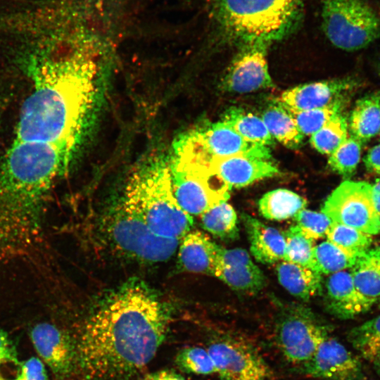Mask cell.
I'll list each match as a JSON object with an SVG mask.
<instances>
[{
  "mask_svg": "<svg viewBox=\"0 0 380 380\" xmlns=\"http://www.w3.org/2000/svg\"><path fill=\"white\" fill-rule=\"evenodd\" d=\"M98 47L87 40L30 52L32 89L21 107L10 153L69 166L94 102L91 53Z\"/></svg>",
  "mask_w": 380,
  "mask_h": 380,
  "instance_id": "6da1fadb",
  "label": "cell"
},
{
  "mask_svg": "<svg viewBox=\"0 0 380 380\" xmlns=\"http://www.w3.org/2000/svg\"><path fill=\"white\" fill-rule=\"evenodd\" d=\"M169 315L159 298L138 280L126 283L87 318L76 344L77 364L88 380L123 378L156 355Z\"/></svg>",
  "mask_w": 380,
  "mask_h": 380,
  "instance_id": "7a4b0ae2",
  "label": "cell"
},
{
  "mask_svg": "<svg viewBox=\"0 0 380 380\" xmlns=\"http://www.w3.org/2000/svg\"><path fill=\"white\" fill-rule=\"evenodd\" d=\"M308 0H210L208 15L225 37L241 45L268 44L294 32Z\"/></svg>",
  "mask_w": 380,
  "mask_h": 380,
  "instance_id": "3957f363",
  "label": "cell"
},
{
  "mask_svg": "<svg viewBox=\"0 0 380 380\" xmlns=\"http://www.w3.org/2000/svg\"><path fill=\"white\" fill-rule=\"evenodd\" d=\"M156 234L180 240L191 230L193 217L175 196L169 160L153 158L131 174L121 198Z\"/></svg>",
  "mask_w": 380,
  "mask_h": 380,
  "instance_id": "277c9868",
  "label": "cell"
},
{
  "mask_svg": "<svg viewBox=\"0 0 380 380\" xmlns=\"http://www.w3.org/2000/svg\"><path fill=\"white\" fill-rule=\"evenodd\" d=\"M99 224L109 246L118 255L134 261L162 262L169 260L177 251L179 240L156 234L122 199L103 211Z\"/></svg>",
  "mask_w": 380,
  "mask_h": 380,
  "instance_id": "5b68a950",
  "label": "cell"
},
{
  "mask_svg": "<svg viewBox=\"0 0 380 380\" xmlns=\"http://www.w3.org/2000/svg\"><path fill=\"white\" fill-rule=\"evenodd\" d=\"M169 163L175 196L192 217L229 198L232 187L205 161L178 151Z\"/></svg>",
  "mask_w": 380,
  "mask_h": 380,
  "instance_id": "8992f818",
  "label": "cell"
},
{
  "mask_svg": "<svg viewBox=\"0 0 380 380\" xmlns=\"http://www.w3.org/2000/svg\"><path fill=\"white\" fill-rule=\"evenodd\" d=\"M322 30L336 47L362 49L380 35V17L365 0H322Z\"/></svg>",
  "mask_w": 380,
  "mask_h": 380,
  "instance_id": "52a82bcc",
  "label": "cell"
},
{
  "mask_svg": "<svg viewBox=\"0 0 380 380\" xmlns=\"http://www.w3.org/2000/svg\"><path fill=\"white\" fill-rule=\"evenodd\" d=\"M274 331L276 343L284 357L300 366L313 355L331 330L310 309L293 305L281 310Z\"/></svg>",
  "mask_w": 380,
  "mask_h": 380,
  "instance_id": "ba28073f",
  "label": "cell"
},
{
  "mask_svg": "<svg viewBox=\"0 0 380 380\" xmlns=\"http://www.w3.org/2000/svg\"><path fill=\"white\" fill-rule=\"evenodd\" d=\"M322 213L333 222L372 236L380 234V216L374 204L372 185L368 182H343L328 196Z\"/></svg>",
  "mask_w": 380,
  "mask_h": 380,
  "instance_id": "9c48e42d",
  "label": "cell"
},
{
  "mask_svg": "<svg viewBox=\"0 0 380 380\" xmlns=\"http://www.w3.org/2000/svg\"><path fill=\"white\" fill-rule=\"evenodd\" d=\"M215 374L222 380H267L272 372L248 342L230 335L213 339L207 347Z\"/></svg>",
  "mask_w": 380,
  "mask_h": 380,
  "instance_id": "30bf717a",
  "label": "cell"
},
{
  "mask_svg": "<svg viewBox=\"0 0 380 380\" xmlns=\"http://www.w3.org/2000/svg\"><path fill=\"white\" fill-rule=\"evenodd\" d=\"M181 145L203 160L234 156L272 160L270 148L246 141L222 121L185 137Z\"/></svg>",
  "mask_w": 380,
  "mask_h": 380,
  "instance_id": "8fae6325",
  "label": "cell"
},
{
  "mask_svg": "<svg viewBox=\"0 0 380 380\" xmlns=\"http://www.w3.org/2000/svg\"><path fill=\"white\" fill-rule=\"evenodd\" d=\"M269 45L261 42L241 44L222 80L225 91L244 94L274 86L267 61Z\"/></svg>",
  "mask_w": 380,
  "mask_h": 380,
  "instance_id": "7c38bea8",
  "label": "cell"
},
{
  "mask_svg": "<svg viewBox=\"0 0 380 380\" xmlns=\"http://www.w3.org/2000/svg\"><path fill=\"white\" fill-rule=\"evenodd\" d=\"M300 372L323 380H360L362 365L346 347L329 332L313 355L299 366Z\"/></svg>",
  "mask_w": 380,
  "mask_h": 380,
  "instance_id": "4fadbf2b",
  "label": "cell"
},
{
  "mask_svg": "<svg viewBox=\"0 0 380 380\" xmlns=\"http://www.w3.org/2000/svg\"><path fill=\"white\" fill-rule=\"evenodd\" d=\"M30 336L42 361L58 377L68 376L76 368V344L56 326L39 323L32 327Z\"/></svg>",
  "mask_w": 380,
  "mask_h": 380,
  "instance_id": "5bb4252c",
  "label": "cell"
},
{
  "mask_svg": "<svg viewBox=\"0 0 380 380\" xmlns=\"http://www.w3.org/2000/svg\"><path fill=\"white\" fill-rule=\"evenodd\" d=\"M214 276L232 289L246 293H255L265 285L262 272L242 248L220 246Z\"/></svg>",
  "mask_w": 380,
  "mask_h": 380,
  "instance_id": "9a60e30c",
  "label": "cell"
},
{
  "mask_svg": "<svg viewBox=\"0 0 380 380\" xmlns=\"http://www.w3.org/2000/svg\"><path fill=\"white\" fill-rule=\"evenodd\" d=\"M356 84L350 77L303 84L284 91L277 103L291 111L319 108L344 96Z\"/></svg>",
  "mask_w": 380,
  "mask_h": 380,
  "instance_id": "2e32d148",
  "label": "cell"
},
{
  "mask_svg": "<svg viewBox=\"0 0 380 380\" xmlns=\"http://www.w3.org/2000/svg\"><path fill=\"white\" fill-rule=\"evenodd\" d=\"M204 160L231 187L246 186L279 173L272 160L253 156H234Z\"/></svg>",
  "mask_w": 380,
  "mask_h": 380,
  "instance_id": "e0dca14e",
  "label": "cell"
},
{
  "mask_svg": "<svg viewBox=\"0 0 380 380\" xmlns=\"http://www.w3.org/2000/svg\"><path fill=\"white\" fill-rule=\"evenodd\" d=\"M322 294L327 310L340 319H351L369 310L350 272L346 270L330 274L323 284Z\"/></svg>",
  "mask_w": 380,
  "mask_h": 380,
  "instance_id": "ac0fdd59",
  "label": "cell"
},
{
  "mask_svg": "<svg viewBox=\"0 0 380 380\" xmlns=\"http://www.w3.org/2000/svg\"><path fill=\"white\" fill-rule=\"evenodd\" d=\"M220 248L207 234L191 230L179 241V266L189 272L214 275Z\"/></svg>",
  "mask_w": 380,
  "mask_h": 380,
  "instance_id": "d6986e66",
  "label": "cell"
},
{
  "mask_svg": "<svg viewBox=\"0 0 380 380\" xmlns=\"http://www.w3.org/2000/svg\"><path fill=\"white\" fill-rule=\"evenodd\" d=\"M241 219L248 236L251 252L257 261L270 265L284 260L286 239L284 234L246 213L241 214Z\"/></svg>",
  "mask_w": 380,
  "mask_h": 380,
  "instance_id": "ffe728a7",
  "label": "cell"
},
{
  "mask_svg": "<svg viewBox=\"0 0 380 380\" xmlns=\"http://www.w3.org/2000/svg\"><path fill=\"white\" fill-rule=\"evenodd\" d=\"M350 273L355 289L370 309L380 300V246L361 254Z\"/></svg>",
  "mask_w": 380,
  "mask_h": 380,
  "instance_id": "44dd1931",
  "label": "cell"
},
{
  "mask_svg": "<svg viewBox=\"0 0 380 380\" xmlns=\"http://www.w3.org/2000/svg\"><path fill=\"white\" fill-rule=\"evenodd\" d=\"M276 270L279 283L293 296L308 301L322 294V274L311 268L284 260Z\"/></svg>",
  "mask_w": 380,
  "mask_h": 380,
  "instance_id": "7402d4cb",
  "label": "cell"
},
{
  "mask_svg": "<svg viewBox=\"0 0 380 380\" xmlns=\"http://www.w3.org/2000/svg\"><path fill=\"white\" fill-rule=\"evenodd\" d=\"M351 135L365 143L380 130V93L366 95L358 99L349 118Z\"/></svg>",
  "mask_w": 380,
  "mask_h": 380,
  "instance_id": "603a6c76",
  "label": "cell"
},
{
  "mask_svg": "<svg viewBox=\"0 0 380 380\" xmlns=\"http://www.w3.org/2000/svg\"><path fill=\"white\" fill-rule=\"evenodd\" d=\"M222 121L249 142L268 148L274 146L275 140L261 117L242 108L232 107L225 111Z\"/></svg>",
  "mask_w": 380,
  "mask_h": 380,
  "instance_id": "cb8c5ba5",
  "label": "cell"
},
{
  "mask_svg": "<svg viewBox=\"0 0 380 380\" xmlns=\"http://www.w3.org/2000/svg\"><path fill=\"white\" fill-rule=\"evenodd\" d=\"M261 118L274 140L292 149L302 144L304 135L289 112L279 103L268 107Z\"/></svg>",
  "mask_w": 380,
  "mask_h": 380,
  "instance_id": "d4e9b609",
  "label": "cell"
},
{
  "mask_svg": "<svg viewBox=\"0 0 380 380\" xmlns=\"http://www.w3.org/2000/svg\"><path fill=\"white\" fill-rule=\"evenodd\" d=\"M306 200L298 194L277 189L265 194L258 202L260 214L268 220H283L294 217L305 209Z\"/></svg>",
  "mask_w": 380,
  "mask_h": 380,
  "instance_id": "484cf974",
  "label": "cell"
},
{
  "mask_svg": "<svg viewBox=\"0 0 380 380\" xmlns=\"http://www.w3.org/2000/svg\"><path fill=\"white\" fill-rule=\"evenodd\" d=\"M200 216L203 228L215 236L224 241L238 238L236 213L227 201L213 205Z\"/></svg>",
  "mask_w": 380,
  "mask_h": 380,
  "instance_id": "4316f807",
  "label": "cell"
},
{
  "mask_svg": "<svg viewBox=\"0 0 380 380\" xmlns=\"http://www.w3.org/2000/svg\"><path fill=\"white\" fill-rule=\"evenodd\" d=\"M358 257L344 252L328 241H323L314 248V270L322 275L344 271L352 267Z\"/></svg>",
  "mask_w": 380,
  "mask_h": 380,
  "instance_id": "83f0119b",
  "label": "cell"
},
{
  "mask_svg": "<svg viewBox=\"0 0 380 380\" xmlns=\"http://www.w3.org/2000/svg\"><path fill=\"white\" fill-rule=\"evenodd\" d=\"M327 237L328 241L354 256H360L369 249L373 241L372 236L370 234L333 222Z\"/></svg>",
  "mask_w": 380,
  "mask_h": 380,
  "instance_id": "f1b7e54d",
  "label": "cell"
},
{
  "mask_svg": "<svg viewBox=\"0 0 380 380\" xmlns=\"http://www.w3.org/2000/svg\"><path fill=\"white\" fill-rule=\"evenodd\" d=\"M345 104L346 99L345 96H343L332 103L319 108L302 111L286 110L291 114L301 133L304 136H311L335 115L341 113Z\"/></svg>",
  "mask_w": 380,
  "mask_h": 380,
  "instance_id": "f546056e",
  "label": "cell"
},
{
  "mask_svg": "<svg viewBox=\"0 0 380 380\" xmlns=\"http://www.w3.org/2000/svg\"><path fill=\"white\" fill-rule=\"evenodd\" d=\"M346 118L339 113L310 136L312 146L322 154L331 153L348 136Z\"/></svg>",
  "mask_w": 380,
  "mask_h": 380,
  "instance_id": "4dcf8cb0",
  "label": "cell"
},
{
  "mask_svg": "<svg viewBox=\"0 0 380 380\" xmlns=\"http://www.w3.org/2000/svg\"><path fill=\"white\" fill-rule=\"evenodd\" d=\"M284 261L291 262L314 270L313 251L315 239L309 237L298 225H293L286 232Z\"/></svg>",
  "mask_w": 380,
  "mask_h": 380,
  "instance_id": "1f68e13d",
  "label": "cell"
},
{
  "mask_svg": "<svg viewBox=\"0 0 380 380\" xmlns=\"http://www.w3.org/2000/svg\"><path fill=\"white\" fill-rule=\"evenodd\" d=\"M361 144L353 136L348 135L342 144L329 155V167L343 177L350 176L360 163Z\"/></svg>",
  "mask_w": 380,
  "mask_h": 380,
  "instance_id": "d6a6232c",
  "label": "cell"
},
{
  "mask_svg": "<svg viewBox=\"0 0 380 380\" xmlns=\"http://www.w3.org/2000/svg\"><path fill=\"white\" fill-rule=\"evenodd\" d=\"M348 342L369 360L380 348V315L353 328L347 335Z\"/></svg>",
  "mask_w": 380,
  "mask_h": 380,
  "instance_id": "836d02e7",
  "label": "cell"
},
{
  "mask_svg": "<svg viewBox=\"0 0 380 380\" xmlns=\"http://www.w3.org/2000/svg\"><path fill=\"white\" fill-rule=\"evenodd\" d=\"M176 365L184 372L201 375L215 374L213 360L206 348L185 347L175 357Z\"/></svg>",
  "mask_w": 380,
  "mask_h": 380,
  "instance_id": "e575fe53",
  "label": "cell"
},
{
  "mask_svg": "<svg viewBox=\"0 0 380 380\" xmlns=\"http://www.w3.org/2000/svg\"><path fill=\"white\" fill-rule=\"evenodd\" d=\"M294 220L303 232L313 239L327 236L332 223L324 213L305 208L298 212L294 216Z\"/></svg>",
  "mask_w": 380,
  "mask_h": 380,
  "instance_id": "d590c367",
  "label": "cell"
},
{
  "mask_svg": "<svg viewBox=\"0 0 380 380\" xmlns=\"http://www.w3.org/2000/svg\"><path fill=\"white\" fill-rule=\"evenodd\" d=\"M16 348L8 334L0 328V380H13L19 372Z\"/></svg>",
  "mask_w": 380,
  "mask_h": 380,
  "instance_id": "8d00e7d4",
  "label": "cell"
},
{
  "mask_svg": "<svg viewBox=\"0 0 380 380\" xmlns=\"http://www.w3.org/2000/svg\"><path fill=\"white\" fill-rule=\"evenodd\" d=\"M13 380H49L47 370L41 359L32 357L22 362Z\"/></svg>",
  "mask_w": 380,
  "mask_h": 380,
  "instance_id": "74e56055",
  "label": "cell"
},
{
  "mask_svg": "<svg viewBox=\"0 0 380 380\" xmlns=\"http://www.w3.org/2000/svg\"><path fill=\"white\" fill-rule=\"evenodd\" d=\"M364 163L368 171L380 175V144L369 150Z\"/></svg>",
  "mask_w": 380,
  "mask_h": 380,
  "instance_id": "f35d334b",
  "label": "cell"
},
{
  "mask_svg": "<svg viewBox=\"0 0 380 380\" xmlns=\"http://www.w3.org/2000/svg\"><path fill=\"white\" fill-rule=\"evenodd\" d=\"M142 380H187L178 373L163 369L146 374Z\"/></svg>",
  "mask_w": 380,
  "mask_h": 380,
  "instance_id": "ab89813d",
  "label": "cell"
},
{
  "mask_svg": "<svg viewBox=\"0 0 380 380\" xmlns=\"http://www.w3.org/2000/svg\"><path fill=\"white\" fill-rule=\"evenodd\" d=\"M372 185V193L376 210L380 216V178L376 179Z\"/></svg>",
  "mask_w": 380,
  "mask_h": 380,
  "instance_id": "60d3db41",
  "label": "cell"
},
{
  "mask_svg": "<svg viewBox=\"0 0 380 380\" xmlns=\"http://www.w3.org/2000/svg\"><path fill=\"white\" fill-rule=\"evenodd\" d=\"M368 361L372 364L376 372L380 375V348Z\"/></svg>",
  "mask_w": 380,
  "mask_h": 380,
  "instance_id": "b9f144b4",
  "label": "cell"
},
{
  "mask_svg": "<svg viewBox=\"0 0 380 380\" xmlns=\"http://www.w3.org/2000/svg\"><path fill=\"white\" fill-rule=\"evenodd\" d=\"M87 34H95V33H87ZM80 35H82V34H80ZM80 35H77V36H80ZM75 37H77V36H75ZM72 38H73V37H72ZM70 39H71V38H70ZM66 40H67V39H66ZM63 42H64V41H63ZM58 44H59V43H58Z\"/></svg>",
  "mask_w": 380,
  "mask_h": 380,
  "instance_id": "7bdbcfd3",
  "label": "cell"
},
{
  "mask_svg": "<svg viewBox=\"0 0 380 380\" xmlns=\"http://www.w3.org/2000/svg\"><path fill=\"white\" fill-rule=\"evenodd\" d=\"M379 301H380V300H379ZM379 308H380V302H379Z\"/></svg>",
  "mask_w": 380,
  "mask_h": 380,
  "instance_id": "ee69618b",
  "label": "cell"
},
{
  "mask_svg": "<svg viewBox=\"0 0 380 380\" xmlns=\"http://www.w3.org/2000/svg\"><path fill=\"white\" fill-rule=\"evenodd\" d=\"M379 136H380V130H379Z\"/></svg>",
  "mask_w": 380,
  "mask_h": 380,
  "instance_id": "f6af8a7d",
  "label": "cell"
}]
</instances>
